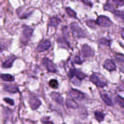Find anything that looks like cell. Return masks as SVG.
Returning <instances> with one entry per match:
<instances>
[{
  "mask_svg": "<svg viewBox=\"0 0 124 124\" xmlns=\"http://www.w3.org/2000/svg\"><path fill=\"white\" fill-rule=\"evenodd\" d=\"M29 104H30V107L31 108L32 110H36L41 105V102L39 99H36V98H33L30 100Z\"/></svg>",
  "mask_w": 124,
  "mask_h": 124,
  "instance_id": "5bb4252c",
  "label": "cell"
},
{
  "mask_svg": "<svg viewBox=\"0 0 124 124\" xmlns=\"http://www.w3.org/2000/svg\"><path fill=\"white\" fill-rule=\"evenodd\" d=\"M50 95L51 98L53 101H56L57 103L61 104V105H62L63 102H64V99H63L62 96L59 93L53 92H52Z\"/></svg>",
  "mask_w": 124,
  "mask_h": 124,
  "instance_id": "30bf717a",
  "label": "cell"
},
{
  "mask_svg": "<svg viewBox=\"0 0 124 124\" xmlns=\"http://www.w3.org/2000/svg\"><path fill=\"white\" fill-rule=\"evenodd\" d=\"M65 11L67 13V14L69 15L70 16L73 17V18H77L76 16V13L73 10L71 9L70 7H66L65 8Z\"/></svg>",
  "mask_w": 124,
  "mask_h": 124,
  "instance_id": "44dd1931",
  "label": "cell"
},
{
  "mask_svg": "<svg viewBox=\"0 0 124 124\" xmlns=\"http://www.w3.org/2000/svg\"><path fill=\"white\" fill-rule=\"evenodd\" d=\"M48 85L52 88H57L59 86L58 81L56 79H52L48 82Z\"/></svg>",
  "mask_w": 124,
  "mask_h": 124,
  "instance_id": "7402d4cb",
  "label": "cell"
},
{
  "mask_svg": "<svg viewBox=\"0 0 124 124\" xmlns=\"http://www.w3.org/2000/svg\"><path fill=\"white\" fill-rule=\"evenodd\" d=\"M90 80L94 85H96L97 87H100V88H103V87L107 85L106 81L100 78L99 75L96 73H94L91 75L90 77Z\"/></svg>",
  "mask_w": 124,
  "mask_h": 124,
  "instance_id": "7a4b0ae2",
  "label": "cell"
},
{
  "mask_svg": "<svg viewBox=\"0 0 124 124\" xmlns=\"http://www.w3.org/2000/svg\"><path fill=\"white\" fill-rule=\"evenodd\" d=\"M104 67L110 71L116 70V65L115 63L111 59H107L104 64Z\"/></svg>",
  "mask_w": 124,
  "mask_h": 124,
  "instance_id": "9c48e42d",
  "label": "cell"
},
{
  "mask_svg": "<svg viewBox=\"0 0 124 124\" xmlns=\"http://www.w3.org/2000/svg\"><path fill=\"white\" fill-rule=\"evenodd\" d=\"M69 95L73 99L78 101H82L84 98V94L81 91L76 89H71L69 93Z\"/></svg>",
  "mask_w": 124,
  "mask_h": 124,
  "instance_id": "8992f818",
  "label": "cell"
},
{
  "mask_svg": "<svg viewBox=\"0 0 124 124\" xmlns=\"http://www.w3.org/2000/svg\"><path fill=\"white\" fill-rule=\"evenodd\" d=\"M3 88L6 92H8L10 93H17L18 92H19L18 88L14 85L6 84L4 85Z\"/></svg>",
  "mask_w": 124,
  "mask_h": 124,
  "instance_id": "4fadbf2b",
  "label": "cell"
},
{
  "mask_svg": "<svg viewBox=\"0 0 124 124\" xmlns=\"http://www.w3.org/2000/svg\"></svg>",
  "mask_w": 124,
  "mask_h": 124,
  "instance_id": "4dcf8cb0",
  "label": "cell"
},
{
  "mask_svg": "<svg viewBox=\"0 0 124 124\" xmlns=\"http://www.w3.org/2000/svg\"><path fill=\"white\" fill-rule=\"evenodd\" d=\"M65 104H66L67 107L69 108L76 109L79 107V104L76 102H75V101L71 99H67L66 102H65Z\"/></svg>",
  "mask_w": 124,
  "mask_h": 124,
  "instance_id": "2e32d148",
  "label": "cell"
},
{
  "mask_svg": "<svg viewBox=\"0 0 124 124\" xmlns=\"http://www.w3.org/2000/svg\"><path fill=\"white\" fill-rule=\"evenodd\" d=\"M74 62H75V63H76V64H81L83 62V60H82L81 58H80L79 56H76L75 57V58H74Z\"/></svg>",
  "mask_w": 124,
  "mask_h": 124,
  "instance_id": "484cf974",
  "label": "cell"
},
{
  "mask_svg": "<svg viewBox=\"0 0 124 124\" xmlns=\"http://www.w3.org/2000/svg\"><path fill=\"white\" fill-rule=\"evenodd\" d=\"M4 101L5 102H6V103H7V104H10V105H14V101H13V100H12V99H10V98H6L4 99Z\"/></svg>",
  "mask_w": 124,
  "mask_h": 124,
  "instance_id": "83f0119b",
  "label": "cell"
},
{
  "mask_svg": "<svg viewBox=\"0 0 124 124\" xmlns=\"http://www.w3.org/2000/svg\"><path fill=\"white\" fill-rule=\"evenodd\" d=\"M113 13L115 14V15H116V16L119 17V18H121L122 20L124 21V11H120L117 10H115Z\"/></svg>",
  "mask_w": 124,
  "mask_h": 124,
  "instance_id": "603a6c76",
  "label": "cell"
},
{
  "mask_svg": "<svg viewBox=\"0 0 124 124\" xmlns=\"http://www.w3.org/2000/svg\"><path fill=\"white\" fill-rule=\"evenodd\" d=\"M120 70L124 73V65H123V66H121V67H120Z\"/></svg>",
  "mask_w": 124,
  "mask_h": 124,
  "instance_id": "f546056e",
  "label": "cell"
},
{
  "mask_svg": "<svg viewBox=\"0 0 124 124\" xmlns=\"http://www.w3.org/2000/svg\"><path fill=\"white\" fill-rule=\"evenodd\" d=\"M115 58L119 61L121 62H124V55L121 53H116L115 54Z\"/></svg>",
  "mask_w": 124,
  "mask_h": 124,
  "instance_id": "cb8c5ba5",
  "label": "cell"
},
{
  "mask_svg": "<svg viewBox=\"0 0 124 124\" xmlns=\"http://www.w3.org/2000/svg\"><path fill=\"white\" fill-rule=\"evenodd\" d=\"M51 47V42L49 40H45L38 45L36 50L38 52H43L49 49Z\"/></svg>",
  "mask_w": 124,
  "mask_h": 124,
  "instance_id": "52a82bcc",
  "label": "cell"
},
{
  "mask_svg": "<svg viewBox=\"0 0 124 124\" xmlns=\"http://www.w3.org/2000/svg\"><path fill=\"white\" fill-rule=\"evenodd\" d=\"M115 6H122L124 4V1H112Z\"/></svg>",
  "mask_w": 124,
  "mask_h": 124,
  "instance_id": "4316f807",
  "label": "cell"
},
{
  "mask_svg": "<svg viewBox=\"0 0 124 124\" xmlns=\"http://www.w3.org/2000/svg\"><path fill=\"white\" fill-rule=\"evenodd\" d=\"M33 31V29L32 28H30L28 26H24V29H23V35L24 39L29 40L31 36Z\"/></svg>",
  "mask_w": 124,
  "mask_h": 124,
  "instance_id": "7c38bea8",
  "label": "cell"
},
{
  "mask_svg": "<svg viewBox=\"0 0 124 124\" xmlns=\"http://www.w3.org/2000/svg\"><path fill=\"white\" fill-rule=\"evenodd\" d=\"M94 116H95V117L97 119V121L99 122H101L104 121V118H105V114L99 111H96L94 112Z\"/></svg>",
  "mask_w": 124,
  "mask_h": 124,
  "instance_id": "d6986e66",
  "label": "cell"
},
{
  "mask_svg": "<svg viewBox=\"0 0 124 124\" xmlns=\"http://www.w3.org/2000/svg\"><path fill=\"white\" fill-rule=\"evenodd\" d=\"M69 76L70 78H72L73 76H76L77 79H78L79 80H82L85 79V78L86 77L85 74L75 69H70V71H69Z\"/></svg>",
  "mask_w": 124,
  "mask_h": 124,
  "instance_id": "5b68a950",
  "label": "cell"
},
{
  "mask_svg": "<svg viewBox=\"0 0 124 124\" xmlns=\"http://www.w3.org/2000/svg\"><path fill=\"white\" fill-rule=\"evenodd\" d=\"M101 96L102 101L105 102L106 105H108V106H113V102L112 100L107 94L105 93H102L101 94Z\"/></svg>",
  "mask_w": 124,
  "mask_h": 124,
  "instance_id": "9a60e30c",
  "label": "cell"
},
{
  "mask_svg": "<svg viewBox=\"0 0 124 124\" xmlns=\"http://www.w3.org/2000/svg\"><path fill=\"white\" fill-rule=\"evenodd\" d=\"M16 59V56H10L8 57L6 59V60L2 63V67L5 69H8V68H10L12 66L13 62L15 59Z\"/></svg>",
  "mask_w": 124,
  "mask_h": 124,
  "instance_id": "8fae6325",
  "label": "cell"
},
{
  "mask_svg": "<svg viewBox=\"0 0 124 124\" xmlns=\"http://www.w3.org/2000/svg\"><path fill=\"white\" fill-rule=\"evenodd\" d=\"M97 24L102 27H110L112 25L113 23L108 17L104 15H101L96 21Z\"/></svg>",
  "mask_w": 124,
  "mask_h": 124,
  "instance_id": "3957f363",
  "label": "cell"
},
{
  "mask_svg": "<svg viewBox=\"0 0 124 124\" xmlns=\"http://www.w3.org/2000/svg\"><path fill=\"white\" fill-rule=\"evenodd\" d=\"M100 42L101 44H104V45H108V46H110V41L108 40L106 38H102L100 39Z\"/></svg>",
  "mask_w": 124,
  "mask_h": 124,
  "instance_id": "d4e9b609",
  "label": "cell"
},
{
  "mask_svg": "<svg viewBox=\"0 0 124 124\" xmlns=\"http://www.w3.org/2000/svg\"><path fill=\"white\" fill-rule=\"evenodd\" d=\"M42 62H43V64L45 65L47 70H48L49 72L52 73H56L57 71V69L56 65L48 58H44L42 59Z\"/></svg>",
  "mask_w": 124,
  "mask_h": 124,
  "instance_id": "277c9868",
  "label": "cell"
},
{
  "mask_svg": "<svg viewBox=\"0 0 124 124\" xmlns=\"http://www.w3.org/2000/svg\"><path fill=\"white\" fill-rule=\"evenodd\" d=\"M70 29L73 35L76 38H82L85 36V33L82 30V28L80 27L78 24L76 23H73L70 25Z\"/></svg>",
  "mask_w": 124,
  "mask_h": 124,
  "instance_id": "6da1fadb",
  "label": "cell"
},
{
  "mask_svg": "<svg viewBox=\"0 0 124 124\" xmlns=\"http://www.w3.org/2000/svg\"><path fill=\"white\" fill-rule=\"evenodd\" d=\"M1 78L4 81L6 82H13L15 80L14 77L9 74H1Z\"/></svg>",
  "mask_w": 124,
  "mask_h": 124,
  "instance_id": "ac0fdd59",
  "label": "cell"
},
{
  "mask_svg": "<svg viewBox=\"0 0 124 124\" xmlns=\"http://www.w3.org/2000/svg\"><path fill=\"white\" fill-rule=\"evenodd\" d=\"M60 23V19H59V18H57V17H53V18H50V19L48 25L50 27H56L57 25H59V24Z\"/></svg>",
  "mask_w": 124,
  "mask_h": 124,
  "instance_id": "e0dca14e",
  "label": "cell"
},
{
  "mask_svg": "<svg viewBox=\"0 0 124 124\" xmlns=\"http://www.w3.org/2000/svg\"><path fill=\"white\" fill-rule=\"evenodd\" d=\"M121 36H122V39L124 40V28L122 29V31H121Z\"/></svg>",
  "mask_w": 124,
  "mask_h": 124,
  "instance_id": "f1b7e54d",
  "label": "cell"
},
{
  "mask_svg": "<svg viewBox=\"0 0 124 124\" xmlns=\"http://www.w3.org/2000/svg\"><path fill=\"white\" fill-rule=\"evenodd\" d=\"M82 54L84 58H88L93 56L94 52L90 46L87 44H84L82 47Z\"/></svg>",
  "mask_w": 124,
  "mask_h": 124,
  "instance_id": "ba28073f",
  "label": "cell"
},
{
  "mask_svg": "<svg viewBox=\"0 0 124 124\" xmlns=\"http://www.w3.org/2000/svg\"><path fill=\"white\" fill-rule=\"evenodd\" d=\"M115 102L121 107H124V99L121 96L117 95L115 98Z\"/></svg>",
  "mask_w": 124,
  "mask_h": 124,
  "instance_id": "ffe728a7",
  "label": "cell"
}]
</instances>
